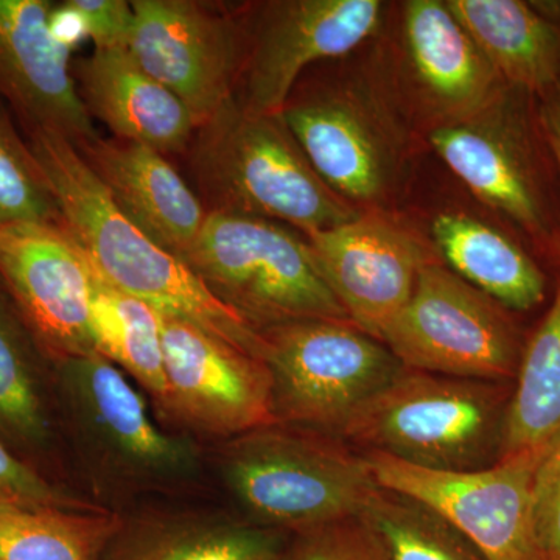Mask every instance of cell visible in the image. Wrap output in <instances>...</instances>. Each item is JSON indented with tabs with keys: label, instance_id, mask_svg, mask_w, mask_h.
<instances>
[{
	"label": "cell",
	"instance_id": "cell-2",
	"mask_svg": "<svg viewBox=\"0 0 560 560\" xmlns=\"http://www.w3.org/2000/svg\"><path fill=\"white\" fill-rule=\"evenodd\" d=\"M512 383L404 368L363 405L341 440L438 471L486 469L503 456Z\"/></svg>",
	"mask_w": 560,
	"mask_h": 560
},
{
	"label": "cell",
	"instance_id": "cell-32",
	"mask_svg": "<svg viewBox=\"0 0 560 560\" xmlns=\"http://www.w3.org/2000/svg\"><path fill=\"white\" fill-rule=\"evenodd\" d=\"M0 504L24 508H61V510L101 511L51 486L38 471L0 440Z\"/></svg>",
	"mask_w": 560,
	"mask_h": 560
},
{
	"label": "cell",
	"instance_id": "cell-31",
	"mask_svg": "<svg viewBox=\"0 0 560 560\" xmlns=\"http://www.w3.org/2000/svg\"><path fill=\"white\" fill-rule=\"evenodd\" d=\"M530 497L541 555L560 560V427L539 445Z\"/></svg>",
	"mask_w": 560,
	"mask_h": 560
},
{
	"label": "cell",
	"instance_id": "cell-25",
	"mask_svg": "<svg viewBox=\"0 0 560 560\" xmlns=\"http://www.w3.org/2000/svg\"><path fill=\"white\" fill-rule=\"evenodd\" d=\"M560 427V276L550 311L526 340L512 383L503 456L539 447Z\"/></svg>",
	"mask_w": 560,
	"mask_h": 560
},
{
	"label": "cell",
	"instance_id": "cell-11",
	"mask_svg": "<svg viewBox=\"0 0 560 560\" xmlns=\"http://www.w3.org/2000/svg\"><path fill=\"white\" fill-rule=\"evenodd\" d=\"M91 289L90 261L61 223L0 228V290L57 364L94 350Z\"/></svg>",
	"mask_w": 560,
	"mask_h": 560
},
{
	"label": "cell",
	"instance_id": "cell-24",
	"mask_svg": "<svg viewBox=\"0 0 560 560\" xmlns=\"http://www.w3.org/2000/svg\"><path fill=\"white\" fill-rule=\"evenodd\" d=\"M120 533L105 510L0 504V560H102Z\"/></svg>",
	"mask_w": 560,
	"mask_h": 560
},
{
	"label": "cell",
	"instance_id": "cell-10",
	"mask_svg": "<svg viewBox=\"0 0 560 560\" xmlns=\"http://www.w3.org/2000/svg\"><path fill=\"white\" fill-rule=\"evenodd\" d=\"M363 455L381 488L436 511L486 560H545L534 529L530 497L539 447L469 471L422 469L377 452Z\"/></svg>",
	"mask_w": 560,
	"mask_h": 560
},
{
	"label": "cell",
	"instance_id": "cell-9",
	"mask_svg": "<svg viewBox=\"0 0 560 560\" xmlns=\"http://www.w3.org/2000/svg\"><path fill=\"white\" fill-rule=\"evenodd\" d=\"M282 119L324 183L353 208L378 212L396 195L407 131L370 81L349 79L287 103Z\"/></svg>",
	"mask_w": 560,
	"mask_h": 560
},
{
	"label": "cell",
	"instance_id": "cell-18",
	"mask_svg": "<svg viewBox=\"0 0 560 560\" xmlns=\"http://www.w3.org/2000/svg\"><path fill=\"white\" fill-rule=\"evenodd\" d=\"M77 149L124 215L183 257L208 212L167 158L142 143L102 136Z\"/></svg>",
	"mask_w": 560,
	"mask_h": 560
},
{
	"label": "cell",
	"instance_id": "cell-15",
	"mask_svg": "<svg viewBox=\"0 0 560 560\" xmlns=\"http://www.w3.org/2000/svg\"><path fill=\"white\" fill-rule=\"evenodd\" d=\"M305 237L348 318L382 342L420 271L434 260L412 232L381 212H361Z\"/></svg>",
	"mask_w": 560,
	"mask_h": 560
},
{
	"label": "cell",
	"instance_id": "cell-19",
	"mask_svg": "<svg viewBox=\"0 0 560 560\" xmlns=\"http://www.w3.org/2000/svg\"><path fill=\"white\" fill-rule=\"evenodd\" d=\"M81 101L114 138L162 154L186 149L197 130L183 102L140 68L128 49H95L72 62Z\"/></svg>",
	"mask_w": 560,
	"mask_h": 560
},
{
	"label": "cell",
	"instance_id": "cell-21",
	"mask_svg": "<svg viewBox=\"0 0 560 560\" xmlns=\"http://www.w3.org/2000/svg\"><path fill=\"white\" fill-rule=\"evenodd\" d=\"M445 267L511 312H528L547 296V276L506 232L470 213L447 210L431 223Z\"/></svg>",
	"mask_w": 560,
	"mask_h": 560
},
{
	"label": "cell",
	"instance_id": "cell-27",
	"mask_svg": "<svg viewBox=\"0 0 560 560\" xmlns=\"http://www.w3.org/2000/svg\"><path fill=\"white\" fill-rule=\"evenodd\" d=\"M36 352L38 345L0 290V433L25 448L46 445L50 431Z\"/></svg>",
	"mask_w": 560,
	"mask_h": 560
},
{
	"label": "cell",
	"instance_id": "cell-36",
	"mask_svg": "<svg viewBox=\"0 0 560 560\" xmlns=\"http://www.w3.org/2000/svg\"><path fill=\"white\" fill-rule=\"evenodd\" d=\"M540 16L551 21L552 24L560 25V2L559 0H545V2H529Z\"/></svg>",
	"mask_w": 560,
	"mask_h": 560
},
{
	"label": "cell",
	"instance_id": "cell-8",
	"mask_svg": "<svg viewBox=\"0 0 560 560\" xmlns=\"http://www.w3.org/2000/svg\"><path fill=\"white\" fill-rule=\"evenodd\" d=\"M534 98L506 86L474 116L434 127L429 139L478 200L541 245L556 242L558 249L559 220L548 191Z\"/></svg>",
	"mask_w": 560,
	"mask_h": 560
},
{
	"label": "cell",
	"instance_id": "cell-13",
	"mask_svg": "<svg viewBox=\"0 0 560 560\" xmlns=\"http://www.w3.org/2000/svg\"><path fill=\"white\" fill-rule=\"evenodd\" d=\"M167 400L164 408L210 436H242L275 425L267 364L215 335L161 315Z\"/></svg>",
	"mask_w": 560,
	"mask_h": 560
},
{
	"label": "cell",
	"instance_id": "cell-26",
	"mask_svg": "<svg viewBox=\"0 0 560 560\" xmlns=\"http://www.w3.org/2000/svg\"><path fill=\"white\" fill-rule=\"evenodd\" d=\"M388 560H486L466 536L419 500L378 488L360 515Z\"/></svg>",
	"mask_w": 560,
	"mask_h": 560
},
{
	"label": "cell",
	"instance_id": "cell-30",
	"mask_svg": "<svg viewBox=\"0 0 560 560\" xmlns=\"http://www.w3.org/2000/svg\"><path fill=\"white\" fill-rule=\"evenodd\" d=\"M275 560H388L377 534L361 517L298 533L296 540Z\"/></svg>",
	"mask_w": 560,
	"mask_h": 560
},
{
	"label": "cell",
	"instance_id": "cell-14",
	"mask_svg": "<svg viewBox=\"0 0 560 560\" xmlns=\"http://www.w3.org/2000/svg\"><path fill=\"white\" fill-rule=\"evenodd\" d=\"M388 5L381 0H279L264 7L245 57V101L257 114H282L308 66L345 57L374 38Z\"/></svg>",
	"mask_w": 560,
	"mask_h": 560
},
{
	"label": "cell",
	"instance_id": "cell-17",
	"mask_svg": "<svg viewBox=\"0 0 560 560\" xmlns=\"http://www.w3.org/2000/svg\"><path fill=\"white\" fill-rule=\"evenodd\" d=\"M400 32L408 77L436 127L474 116L508 86L447 0L405 2Z\"/></svg>",
	"mask_w": 560,
	"mask_h": 560
},
{
	"label": "cell",
	"instance_id": "cell-33",
	"mask_svg": "<svg viewBox=\"0 0 560 560\" xmlns=\"http://www.w3.org/2000/svg\"><path fill=\"white\" fill-rule=\"evenodd\" d=\"M86 22L95 49H128L132 22L131 2L125 0H72Z\"/></svg>",
	"mask_w": 560,
	"mask_h": 560
},
{
	"label": "cell",
	"instance_id": "cell-20",
	"mask_svg": "<svg viewBox=\"0 0 560 560\" xmlns=\"http://www.w3.org/2000/svg\"><path fill=\"white\" fill-rule=\"evenodd\" d=\"M58 366L110 455L142 474L175 475L189 469V448L154 425L145 401L116 364L92 350Z\"/></svg>",
	"mask_w": 560,
	"mask_h": 560
},
{
	"label": "cell",
	"instance_id": "cell-4",
	"mask_svg": "<svg viewBox=\"0 0 560 560\" xmlns=\"http://www.w3.org/2000/svg\"><path fill=\"white\" fill-rule=\"evenodd\" d=\"M221 459L246 510L294 533L360 517L381 488L341 438L280 423L232 438Z\"/></svg>",
	"mask_w": 560,
	"mask_h": 560
},
{
	"label": "cell",
	"instance_id": "cell-29",
	"mask_svg": "<svg viewBox=\"0 0 560 560\" xmlns=\"http://www.w3.org/2000/svg\"><path fill=\"white\" fill-rule=\"evenodd\" d=\"M27 221L61 223L60 210L27 140L0 105V228Z\"/></svg>",
	"mask_w": 560,
	"mask_h": 560
},
{
	"label": "cell",
	"instance_id": "cell-34",
	"mask_svg": "<svg viewBox=\"0 0 560 560\" xmlns=\"http://www.w3.org/2000/svg\"><path fill=\"white\" fill-rule=\"evenodd\" d=\"M49 31L55 43L70 55L90 39L86 22L73 7L72 0L54 3L49 14Z\"/></svg>",
	"mask_w": 560,
	"mask_h": 560
},
{
	"label": "cell",
	"instance_id": "cell-12",
	"mask_svg": "<svg viewBox=\"0 0 560 560\" xmlns=\"http://www.w3.org/2000/svg\"><path fill=\"white\" fill-rule=\"evenodd\" d=\"M128 51L173 92L198 128L234 101L232 84L245 61L234 21L189 0H135Z\"/></svg>",
	"mask_w": 560,
	"mask_h": 560
},
{
	"label": "cell",
	"instance_id": "cell-6",
	"mask_svg": "<svg viewBox=\"0 0 560 560\" xmlns=\"http://www.w3.org/2000/svg\"><path fill=\"white\" fill-rule=\"evenodd\" d=\"M276 423L341 436L346 423L404 366L349 319H307L260 330Z\"/></svg>",
	"mask_w": 560,
	"mask_h": 560
},
{
	"label": "cell",
	"instance_id": "cell-22",
	"mask_svg": "<svg viewBox=\"0 0 560 560\" xmlns=\"http://www.w3.org/2000/svg\"><path fill=\"white\" fill-rule=\"evenodd\" d=\"M508 86L536 98L560 86V25L522 0H447Z\"/></svg>",
	"mask_w": 560,
	"mask_h": 560
},
{
	"label": "cell",
	"instance_id": "cell-3",
	"mask_svg": "<svg viewBox=\"0 0 560 560\" xmlns=\"http://www.w3.org/2000/svg\"><path fill=\"white\" fill-rule=\"evenodd\" d=\"M198 130L197 171L212 210L287 223L305 235L363 212L324 183L282 114L253 113L234 98Z\"/></svg>",
	"mask_w": 560,
	"mask_h": 560
},
{
	"label": "cell",
	"instance_id": "cell-7",
	"mask_svg": "<svg viewBox=\"0 0 560 560\" xmlns=\"http://www.w3.org/2000/svg\"><path fill=\"white\" fill-rule=\"evenodd\" d=\"M525 342L511 311L436 260L383 337L407 370L495 383H514Z\"/></svg>",
	"mask_w": 560,
	"mask_h": 560
},
{
	"label": "cell",
	"instance_id": "cell-35",
	"mask_svg": "<svg viewBox=\"0 0 560 560\" xmlns=\"http://www.w3.org/2000/svg\"><path fill=\"white\" fill-rule=\"evenodd\" d=\"M537 120L560 176V86L537 98ZM558 253L560 256V217Z\"/></svg>",
	"mask_w": 560,
	"mask_h": 560
},
{
	"label": "cell",
	"instance_id": "cell-16",
	"mask_svg": "<svg viewBox=\"0 0 560 560\" xmlns=\"http://www.w3.org/2000/svg\"><path fill=\"white\" fill-rule=\"evenodd\" d=\"M51 0H0V105L22 131L46 130L75 147L97 139L70 54L51 38Z\"/></svg>",
	"mask_w": 560,
	"mask_h": 560
},
{
	"label": "cell",
	"instance_id": "cell-28",
	"mask_svg": "<svg viewBox=\"0 0 560 560\" xmlns=\"http://www.w3.org/2000/svg\"><path fill=\"white\" fill-rule=\"evenodd\" d=\"M278 539L230 523L180 522L143 530L116 560H275Z\"/></svg>",
	"mask_w": 560,
	"mask_h": 560
},
{
	"label": "cell",
	"instance_id": "cell-5",
	"mask_svg": "<svg viewBox=\"0 0 560 560\" xmlns=\"http://www.w3.org/2000/svg\"><path fill=\"white\" fill-rule=\"evenodd\" d=\"M180 259L259 331L296 320L349 319L307 237L278 221L210 210Z\"/></svg>",
	"mask_w": 560,
	"mask_h": 560
},
{
	"label": "cell",
	"instance_id": "cell-1",
	"mask_svg": "<svg viewBox=\"0 0 560 560\" xmlns=\"http://www.w3.org/2000/svg\"><path fill=\"white\" fill-rule=\"evenodd\" d=\"M22 135L49 183L61 226L92 270L161 315L187 320L261 360L260 331L221 302L184 259L124 215L72 142L46 130Z\"/></svg>",
	"mask_w": 560,
	"mask_h": 560
},
{
	"label": "cell",
	"instance_id": "cell-23",
	"mask_svg": "<svg viewBox=\"0 0 560 560\" xmlns=\"http://www.w3.org/2000/svg\"><path fill=\"white\" fill-rule=\"evenodd\" d=\"M90 329L95 352L127 371L164 407L167 381L161 313L92 270Z\"/></svg>",
	"mask_w": 560,
	"mask_h": 560
}]
</instances>
